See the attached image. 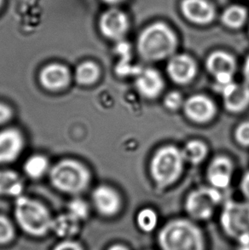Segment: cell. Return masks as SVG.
I'll return each instance as SVG.
<instances>
[{
    "mask_svg": "<svg viewBox=\"0 0 249 250\" xmlns=\"http://www.w3.org/2000/svg\"><path fill=\"white\" fill-rule=\"evenodd\" d=\"M235 137L241 146H249V122H243L237 126Z\"/></svg>",
    "mask_w": 249,
    "mask_h": 250,
    "instance_id": "28",
    "label": "cell"
},
{
    "mask_svg": "<svg viewBox=\"0 0 249 250\" xmlns=\"http://www.w3.org/2000/svg\"><path fill=\"white\" fill-rule=\"evenodd\" d=\"M181 11L187 20L195 24L210 23L215 15L213 7L206 0H183Z\"/></svg>",
    "mask_w": 249,
    "mask_h": 250,
    "instance_id": "12",
    "label": "cell"
},
{
    "mask_svg": "<svg viewBox=\"0 0 249 250\" xmlns=\"http://www.w3.org/2000/svg\"><path fill=\"white\" fill-rule=\"evenodd\" d=\"M222 200L218 189L202 187L192 191L186 202V209L194 220H208L212 216L216 207Z\"/></svg>",
    "mask_w": 249,
    "mask_h": 250,
    "instance_id": "7",
    "label": "cell"
},
{
    "mask_svg": "<svg viewBox=\"0 0 249 250\" xmlns=\"http://www.w3.org/2000/svg\"><path fill=\"white\" fill-rule=\"evenodd\" d=\"M93 200L98 211L105 216H113L121 208L118 193L108 186H99L95 189Z\"/></svg>",
    "mask_w": 249,
    "mask_h": 250,
    "instance_id": "16",
    "label": "cell"
},
{
    "mask_svg": "<svg viewBox=\"0 0 249 250\" xmlns=\"http://www.w3.org/2000/svg\"><path fill=\"white\" fill-rule=\"evenodd\" d=\"M185 161L192 164H198L208 155V147L200 140H191L186 144L182 150Z\"/></svg>",
    "mask_w": 249,
    "mask_h": 250,
    "instance_id": "21",
    "label": "cell"
},
{
    "mask_svg": "<svg viewBox=\"0 0 249 250\" xmlns=\"http://www.w3.org/2000/svg\"><path fill=\"white\" fill-rule=\"evenodd\" d=\"M104 1L106 3L114 5V4H117V3H121L123 0H104Z\"/></svg>",
    "mask_w": 249,
    "mask_h": 250,
    "instance_id": "35",
    "label": "cell"
},
{
    "mask_svg": "<svg viewBox=\"0 0 249 250\" xmlns=\"http://www.w3.org/2000/svg\"><path fill=\"white\" fill-rule=\"evenodd\" d=\"M243 75H244L247 83L249 84V57L247 58L246 61H245V64H244V68H243Z\"/></svg>",
    "mask_w": 249,
    "mask_h": 250,
    "instance_id": "33",
    "label": "cell"
},
{
    "mask_svg": "<svg viewBox=\"0 0 249 250\" xmlns=\"http://www.w3.org/2000/svg\"><path fill=\"white\" fill-rule=\"evenodd\" d=\"M98 76L99 68L93 62H84L79 66L76 71V80L81 84H92L98 80Z\"/></svg>",
    "mask_w": 249,
    "mask_h": 250,
    "instance_id": "24",
    "label": "cell"
},
{
    "mask_svg": "<svg viewBox=\"0 0 249 250\" xmlns=\"http://www.w3.org/2000/svg\"><path fill=\"white\" fill-rule=\"evenodd\" d=\"M22 191V183L15 172L0 171V194L19 196Z\"/></svg>",
    "mask_w": 249,
    "mask_h": 250,
    "instance_id": "19",
    "label": "cell"
},
{
    "mask_svg": "<svg viewBox=\"0 0 249 250\" xmlns=\"http://www.w3.org/2000/svg\"><path fill=\"white\" fill-rule=\"evenodd\" d=\"M233 169L231 161L226 156H218L212 160L208 169V179L212 187L224 189L229 186Z\"/></svg>",
    "mask_w": 249,
    "mask_h": 250,
    "instance_id": "14",
    "label": "cell"
},
{
    "mask_svg": "<svg viewBox=\"0 0 249 250\" xmlns=\"http://www.w3.org/2000/svg\"><path fill=\"white\" fill-rule=\"evenodd\" d=\"M157 243L161 250H207L201 228L187 219H175L165 224L159 231Z\"/></svg>",
    "mask_w": 249,
    "mask_h": 250,
    "instance_id": "1",
    "label": "cell"
},
{
    "mask_svg": "<svg viewBox=\"0 0 249 250\" xmlns=\"http://www.w3.org/2000/svg\"><path fill=\"white\" fill-rule=\"evenodd\" d=\"M248 17L247 10L242 6L233 5L227 8L221 17V21L226 27L239 28L245 23Z\"/></svg>",
    "mask_w": 249,
    "mask_h": 250,
    "instance_id": "22",
    "label": "cell"
},
{
    "mask_svg": "<svg viewBox=\"0 0 249 250\" xmlns=\"http://www.w3.org/2000/svg\"><path fill=\"white\" fill-rule=\"evenodd\" d=\"M48 162L42 156H32L25 164V171L33 178H39L47 170Z\"/></svg>",
    "mask_w": 249,
    "mask_h": 250,
    "instance_id": "25",
    "label": "cell"
},
{
    "mask_svg": "<svg viewBox=\"0 0 249 250\" xmlns=\"http://www.w3.org/2000/svg\"><path fill=\"white\" fill-rule=\"evenodd\" d=\"M68 211L72 216L77 220H82L88 215V207L86 203L81 199H75L69 203Z\"/></svg>",
    "mask_w": 249,
    "mask_h": 250,
    "instance_id": "26",
    "label": "cell"
},
{
    "mask_svg": "<svg viewBox=\"0 0 249 250\" xmlns=\"http://www.w3.org/2000/svg\"><path fill=\"white\" fill-rule=\"evenodd\" d=\"M186 116L192 122L206 123L211 121L216 114V107L210 98L203 95H195L184 104Z\"/></svg>",
    "mask_w": 249,
    "mask_h": 250,
    "instance_id": "9",
    "label": "cell"
},
{
    "mask_svg": "<svg viewBox=\"0 0 249 250\" xmlns=\"http://www.w3.org/2000/svg\"><path fill=\"white\" fill-rule=\"evenodd\" d=\"M23 146L22 137L14 129L0 132V163H10L19 156Z\"/></svg>",
    "mask_w": 249,
    "mask_h": 250,
    "instance_id": "15",
    "label": "cell"
},
{
    "mask_svg": "<svg viewBox=\"0 0 249 250\" xmlns=\"http://www.w3.org/2000/svg\"><path fill=\"white\" fill-rule=\"evenodd\" d=\"M51 181L58 189L69 193L80 192L89 183L90 175L81 164L65 160L58 163L51 170Z\"/></svg>",
    "mask_w": 249,
    "mask_h": 250,
    "instance_id": "6",
    "label": "cell"
},
{
    "mask_svg": "<svg viewBox=\"0 0 249 250\" xmlns=\"http://www.w3.org/2000/svg\"><path fill=\"white\" fill-rule=\"evenodd\" d=\"M13 237V228L9 220L0 216V244H6Z\"/></svg>",
    "mask_w": 249,
    "mask_h": 250,
    "instance_id": "27",
    "label": "cell"
},
{
    "mask_svg": "<svg viewBox=\"0 0 249 250\" xmlns=\"http://www.w3.org/2000/svg\"><path fill=\"white\" fill-rule=\"evenodd\" d=\"M206 67L214 77L219 75H233L236 70V60L226 51H214L209 55Z\"/></svg>",
    "mask_w": 249,
    "mask_h": 250,
    "instance_id": "17",
    "label": "cell"
},
{
    "mask_svg": "<svg viewBox=\"0 0 249 250\" xmlns=\"http://www.w3.org/2000/svg\"><path fill=\"white\" fill-rule=\"evenodd\" d=\"M51 228L60 237L73 236L79 230V220L70 213L64 214L52 220Z\"/></svg>",
    "mask_w": 249,
    "mask_h": 250,
    "instance_id": "20",
    "label": "cell"
},
{
    "mask_svg": "<svg viewBox=\"0 0 249 250\" xmlns=\"http://www.w3.org/2000/svg\"><path fill=\"white\" fill-rule=\"evenodd\" d=\"M41 81L44 87L50 90H58L68 83L69 73L62 65H48L41 72Z\"/></svg>",
    "mask_w": 249,
    "mask_h": 250,
    "instance_id": "18",
    "label": "cell"
},
{
    "mask_svg": "<svg viewBox=\"0 0 249 250\" xmlns=\"http://www.w3.org/2000/svg\"><path fill=\"white\" fill-rule=\"evenodd\" d=\"M177 44L178 41L173 31L166 24L155 22L140 34L137 48L144 60L157 62L172 56Z\"/></svg>",
    "mask_w": 249,
    "mask_h": 250,
    "instance_id": "2",
    "label": "cell"
},
{
    "mask_svg": "<svg viewBox=\"0 0 249 250\" xmlns=\"http://www.w3.org/2000/svg\"><path fill=\"white\" fill-rule=\"evenodd\" d=\"M54 250H82V249L79 244L74 242L66 241L62 244H58V246L55 248Z\"/></svg>",
    "mask_w": 249,
    "mask_h": 250,
    "instance_id": "30",
    "label": "cell"
},
{
    "mask_svg": "<svg viewBox=\"0 0 249 250\" xmlns=\"http://www.w3.org/2000/svg\"><path fill=\"white\" fill-rule=\"evenodd\" d=\"M223 232L237 245L249 243V203L229 201L220 215Z\"/></svg>",
    "mask_w": 249,
    "mask_h": 250,
    "instance_id": "4",
    "label": "cell"
},
{
    "mask_svg": "<svg viewBox=\"0 0 249 250\" xmlns=\"http://www.w3.org/2000/svg\"><path fill=\"white\" fill-rule=\"evenodd\" d=\"M16 217L21 228L34 236L44 235L51 228L52 220L47 210L41 203L26 197L17 200Z\"/></svg>",
    "mask_w": 249,
    "mask_h": 250,
    "instance_id": "5",
    "label": "cell"
},
{
    "mask_svg": "<svg viewBox=\"0 0 249 250\" xmlns=\"http://www.w3.org/2000/svg\"><path fill=\"white\" fill-rule=\"evenodd\" d=\"M184 162L182 151L175 146H164L159 149L150 163V172L156 185L165 188L175 182L182 173Z\"/></svg>",
    "mask_w": 249,
    "mask_h": 250,
    "instance_id": "3",
    "label": "cell"
},
{
    "mask_svg": "<svg viewBox=\"0 0 249 250\" xmlns=\"http://www.w3.org/2000/svg\"><path fill=\"white\" fill-rule=\"evenodd\" d=\"M238 250H249V244L238 245Z\"/></svg>",
    "mask_w": 249,
    "mask_h": 250,
    "instance_id": "36",
    "label": "cell"
},
{
    "mask_svg": "<svg viewBox=\"0 0 249 250\" xmlns=\"http://www.w3.org/2000/svg\"><path fill=\"white\" fill-rule=\"evenodd\" d=\"M136 87L144 98L154 99L161 94L164 88V82L162 75L154 68L140 69L136 79Z\"/></svg>",
    "mask_w": 249,
    "mask_h": 250,
    "instance_id": "11",
    "label": "cell"
},
{
    "mask_svg": "<svg viewBox=\"0 0 249 250\" xmlns=\"http://www.w3.org/2000/svg\"><path fill=\"white\" fill-rule=\"evenodd\" d=\"M241 189L244 196L249 200V172H246L245 175L243 176L241 183Z\"/></svg>",
    "mask_w": 249,
    "mask_h": 250,
    "instance_id": "32",
    "label": "cell"
},
{
    "mask_svg": "<svg viewBox=\"0 0 249 250\" xmlns=\"http://www.w3.org/2000/svg\"><path fill=\"white\" fill-rule=\"evenodd\" d=\"M11 111L6 105L0 104V124L6 122L10 118Z\"/></svg>",
    "mask_w": 249,
    "mask_h": 250,
    "instance_id": "31",
    "label": "cell"
},
{
    "mask_svg": "<svg viewBox=\"0 0 249 250\" xmlns=\"http://www.w3.org/2000/svg\"><path fill=\"white\" fill-rule=\"evenodd\" d=\"M164 104L170 110H176L182 105V96L178 91H172L166 96Z\"/></svg>",
    "mask_w": 249,
    "mask_h": 250,
    "instance_id": "29",
    "label": "cell"
},
{
    "mask_svg": "<svg viewBox=\"0 0 249 250\" xmlns=\"http://www.w3.org/2000/svg\"><path fill=\"white\" fill-rule=\"evenodd\" d=\"M166 70L172 82L186 84L195 78L196 64L188 55H176L169 60Z\"/></svg>",
    "mask_w": 249,
    "mask_h": 250,
    "instance_id": "10",
    "label": "cell"
},
{
    "mask_svg": "<svg viewBox=\"0 0 249 250\" xmlns=\"http://www.w3.org/2000/svg\"><path fill=\"white\" fill-rule=\"evenodd\" d=\"M108 250H130L124 244H117L112 245Z\"/></svg>",
    "mask_w": 249,
    "mask_h": 250,
    "instance_id": "34",
    "label": "cell"
},
{
    "mask_svg": "<svg viewBox=\"0 0 249 250\" xmlns=\"http://www.w3.org/2000/svg\"><path fill=\"white\" fill-rule=\"evenodd\" d=\"M221 93L226 109L232 113L243 111L249 104V84H228Z\"/></svg>",
    "mask_w": 249,
    "mask_h": 250,
    "instance_id": "13",
    "label": "cell"
},
{
    "mask_svg": "<svg viewBox=\"0 0 249 250\" xmlns=\"http://www.w3.org/2000/svg\"><path fill=\"white\" fill-rule=\"evenodd\" d=\"M128 27L127 17L117 9L107 10L102 15L99 20V27L102 34L110 40H122L127 32Z\"/></svg>",
    "mask_w": 249,
    "mask_h": 250,
    "instance_id": "8",
    "label": "cell"
},
{
    "mask_svg": "<svg viewBox=\"0 0 249 250\" xmlns=\"http://www.w3.org/2000/svg\"><path fill=\"white\" fill-rule=\"evenodd\" d=\"M159 219L155 210L146 208L138 212L136 223L138 229L144 233H151L158 226Z\"/></svg>",
    "mask_w": 249,
    "mask_h": 250,
    "instance_id": "23",
    "label": "cell"
},
{
    "mask_svg": "<svg viewBox=\"0 0 249 250\" xmlns=\"http://www.w3.org/2000/svg\"><path fill=\"white\" fill-rule=\"evenodd\" d=\"M2 1H3V0H0V7L2 5Z\"/></svg>",
    "mask_w": 249,
    "mask_h": 250,
    "instance_id": "37",
    "label": "cell"
}]
</instances>
